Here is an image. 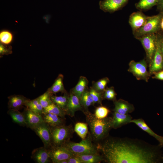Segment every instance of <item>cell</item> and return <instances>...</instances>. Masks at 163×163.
Segmentation results:
<instances>
[{
	"label": "cell",
	"instance_id": "cell-1",
	"mask_svg": "<svg viewBox=\"0 0 163 163\" xmlns=\"http://www.w3.org/2000/svg\"><path fill=\"white\" fill-rule=\"evenodd\" d=\"M160 144L148 146L127 139H110L99 146L110 163H157L162 159Z\"/></svg>",
	"mask_w": 163,
	"mask_h": 163
},
{
	"label": "cell",
	"instance_id": "cell-2",
	"mask_svg": "<svg viewBox=\"0 0 163 163\" xmlns=\"http://www.w3.org/2000/svg\"><path fill=\"white\" fill-rule=\"evenodd\" d=\"M86 119L89 125L93 138L99 140L104 138L112 128V118H96L94 114L87 111L85 113Z\"/></svg>",
	"mask_w": 163,
	"mask_h": 163
},
{
	"label": "cell",
	"instance_id": "cell-3",
	"mask_svg": "<svg viewBox=\"0 0 163 163\" xmlns=\"http://www.w3.org/2000/svg\"><path fill=\"white\" fill-rule=\"evenodd\" d=\"M163 16V12H159L157 15L149 16L146 22L140 28L133 32L136 39L145 35L157 34L161 31V22Z\"/></svg>",
	"mask_w": 163,
	"mask_h": 163
},
{
	"label": "cell",
	"instance_id": "cell-4",
	"mask_svg": "<svg viewBox=\"0 0 163 163\" xmlns=\"http://www.w3.org/2000/svg\"><path fill=\"white\" fill-rule=\"evenodd\" d=\"M50 127L52 146H62L68 142L72 131L69 126L64 124L59 126H50Z\"/></svg>",
	"mask_w": 163,
	"mask_h": 163
},
{
	"label": "cell",
	"instance_id": "cell-5",
	"mask_svg": "<svg viewBox=\"0 0 163 163\" xmlns=\"http://www.w3.org/2000/svg\"><path fill=\"white\" fill-rule=\"evenodd\" d=\"M62 145L67 148L75 155L97 153V147L88 139H82L78 143L68 142Z\"/></svg>",
	"mask_w": 163,
	"mask_h": 163
},
{
	"label": "cell",
	"instance_id": "cell-6",
	"mask_svg": "<svg viewBox=\"0 0 163 163\" xmlns=\"http://www.w3.org/2000/svg\"><path fill=\"white\" fill-rule=\"evenodd\" d=\"M148 64L145 59L138 62L131 60L129 63L127 71L132 74L137 80L147 82L151 76L147 71Z\"/></svg>",
	"mask_w": 163,
	"mask_h": 163
},
{
	"label": "cell",
	"instance_id": "cell-7",
	"mask_svg": "<svg viewBox=\"0 0 163 163\" xmlns=\"http://www.w3.org/2000/svg\"><path fill=\"white\" fill-rule=\"evenodd\" d=\"M141 43L145 52V59L150 64L155 51L157 39V33L144 35L136 39Z\"/></svg>",
	"mask_w": 163,
	"mask_h": 163
},
{
	"label": "cell",
	"instance_id": "cell-8",
	"mask_svg": "<svg viewBox=\"0 0 163 163\" xmlns=\"http://www.w3.org/2000/svg\"><path fill=\"white\" fill-rule=\"evenodd\" d=\"M162 31L157 33L155 51L151 62L149 66V72L151 76L154 73L163 70V57L160 47L161 40L163 36Z\"/></svg>",
	"mask_w": 163,
	"mask_h": 163
},
{
	"label": "cell",
	"instance_id": "cell-9",
	"mask_svg": "<svg viewBox=\"0 0 163 163\" xmlns=\"http://www.w3.org/2000/svg\"><path fill=\"white\" fill-rule=\"evenodd\" d=\"M48 150L52 162L53 163H60L61 161L68 160L75 155L73 152L64 145L52 146Z\"/></svg>",
	"mask_w": 163,
	"mask_h": 163
},
{
	"label": "cell",
	"instance_id": "cell-10",
	"mask_svg": "<svg viewBox=\"0 0 163 163\" xmlns=\"http://www.w3.org/2000/svg\"><path fill=\"white\" fill-rule=\"evenodd\" d=\"M33 130L41 139L45 147L48 149L52 146L51 129L47 123L44 121Z\"/></svg>",
	"mask_w": 163,
	"mask_h": 163
},
{
	"label": "cell",
	"instance_id": "cell-11",
	"mask_svg": "<svg viewBox=\"0 0 163 163\" xmlns=\"http://www.w3.org/2000/svg\"><path fill=\"white\" fill-rule=\"evenodd\" d=\"M129 0H103L100 1V8L105 12L112 13L121 9Z\"/></svg>",
	"mask_w": 163,
	"mask_h": 163
},
{
	"label": "cell",
	"instance_id": "cell-12",
	"mask_svg": "<svg viewBox=\"0 0 163 163\" xmlns=\"http://www.w3.org/2000/svg\"><path fill=\"white\" fill-rule=\"evenodd\" d=\"M148 16L139 11L132 13L129 16V23L133 32L144 25L146 22Z\"/></svg>",
	"mask_w": 163,
	"mask_h": 163
},
{
	"label": "cell",
	"instance_id": "cell-13",
	"mask_svg": "<svg viewBox=\"0 0 163 163\" xmlns=\"http://www.w3.org/2000/svg\"><path fill=\"white\" fill-rule=\"evenodd\" d=\"M23 113L24 115L27 127L32 130L38 125L43 122L42 115L26 108Z\"/></svg>",
	"mask_w": 163,
	"mask_h": 163
},
{
	"label": "cell",
	"instance_id": "cell-14",
	"mask_svg": "<svg viewBox=\"0 0 163 163\" xmlns=\"http://www.w3.org/2000/svg\"><path fill=\"white\" fill-rule=\"evenodd\" d=\"M79 99L70 92L68 99L65 112L66 114L72 117L74 116L76 111L82 109Z\"/></svg>",
	"mask_w": 163,
	"mask_h": 163
},
{
	"label": "cell",
	"instance_id": "cell-15",
	"mask_svg": "<svg viewBox=\"0 0 163 163\" xmlns=\"http://www.w3.org/2000/svg\"><path fill=\"white\" fill-rule=\"evenodd\" d=\"M31 158L37 163H48L52 162L48 150L44 146L34 149L32 152Z\"/></svg>",
	"mask_w": 163,
	"mask_h": 163
},
{
	"label": "cell",
	"instance_id": "cell-16",
	"mask_svg": "<svg viewBox=\"0 0 163 163\" xmlns=\"http://www.w3.org/2000/svg\"><path fill=\"white\" fill-rule=\"evenodd\" d=\"M132 117L129 114H124L114 112L112 118V128L117 129L128 123H130Z\"/></svg>",
	"mask_w": 163,
	"mask_h": 163
},
{
	"label": "cell",
	"instance_id": "cell-17",
	"mask_svg": "<svg viewBox=\"0 0 163 163\" xmlns=\"http://www.w3.org/2000/svg\"><path fill=\"white\" fill-rule=\"evenodd\" d=\"M114 112L120 114H126L133 112L135 109L133 105L128 101L120 99L114 101Z\"/></svg>",
	"mask_w": 163,
	"mask_h": 163
},
{
	"label": "cell",
	"instance_id": "cell-18",
	"mask_svg": "<svg viewBox=\"0 0 163 163\" xmlns=\"http://www.w3.org/2000/svg\"><path fill=\"white\" fill-rule=\"evenodd\" d=\"M29 99L21 95H14L8 97V103L9 109L19 110Z\"/></svg>",
	"mask_w": 163,
	"mask_h": 163
},
{
	"label": "cell",
	"instance_id": "cell-19",
	"mask_svg": "<svg viewBox=\"0 0 163 163\" xmlns=\"http://www.w3.org/2000/svg\"><path fill=\"white\" fill-rule=\"evenodd\" d=\"M88 84V81L87 78L85 76H81L77 84L72 89L71 92L80 99L87 90Z\"/></svg>",
	"mask_w": 163,
	"mask_h": 163
},
{
	"label": "cell",
	"instance_id": "cell-20",
	"mask_svg": "<svg viewBox=\"0 0 163 163\" xmlns=\"http://www.w3.org/2000/svg\"><path fill=\"white\" fill-rule=\"evenodd\" d=\"M42 116L44 122L50 126H57L64 125L63 119L56 115L46 113H43Z\"/></svg>",
	"mask_w": 163,
	"mask_h": 163
},
{
	"label": "cell",
	"instance_id": "cell-21",
	"mask_svg": "<svg viewBox=\"0 0 163 163\" xmlns=\"http://www.w3.org/2000/svg\"><path fill=\"white\" fill-rule=\"evenodd\" d=\"M130 123L136 124L143 130L147 132L150 135L155 138L159 142H160L162 136H160L154 132L146 123L142 119L132 120Z\"/></svg>",
	"mask_w": 163,
	"mask_h": 163
},
{
	"label": "cell",
	"instance_id": "cell-22",
	"mask_svg": "<svg viewBox=\"0 0 163 163\" xmlns=\"http://www.w3.org/2000/svg\"><path fill=\"white\" fill-rule=\"evenodd\" d=\"M83 163H97L104 159L103 157L97 153L75 155Z\"/></svg>",
	"mask_w": 163,
	"mask_h": 163
},
{
	"label": "cell",
	"instance_id": "cell-23",
	"mask_svg": "<svg viewBox=\"0 0 163 163\" xmlns=\"http://www.w3.org/2000/svg\"><path fill=\"white\" fill-rule=\"evenodd\" d=\"M8 113L11 117L13 121L20 126H27L24 115L23 113L19 110L9 109Z\"/></svg>",
	"mask_w": 163,
	"mask_h": 163
},
{
	"label": "cell",
	"instance_id": "cell-24",
	"mask_svg": "<svg viewBox=\"0 0 163 163\" xmlns=\"http://www.w3.org/2000/svg\"><path fill=\"white\" fill-rule=\"evenodd\" d=\"M158 0H139L135 4L136 8L139 11H145L156 6Z\"/></svg>",
	"mask_w": 163,
	"mask_h": 163
},
{
	"label": "cell",
	"instance_id": "cell-25",
	"mask_svg": "<svg viewBox=\"0 0 163 163\" xmlns=\"http://www.w3.org/2000/svg\"><path fill=\"white\" fill-rule=\"evenodd\" d=\"M25 106L29 110L42 115L44 108L40 103L38 98L34 99L28 100L25 104Z\"/></svg>",
	"mask_w": 163,
	"mask_h": 163
},
{
	"label": "cell",
	"instance_id": "cell-26",
	"mask_svg": "<svg viewBox=\"0 0 163 163\" xmlns=\"http://www.w3.org/2000/svg\"><path fill=\"white\" fill-rule=\"evenodd\" d=\"M14 38V34L11 30L7 29H3L0 30V43L9 45L13 42Z\"/></svg>",
	"mask_w": 163,
	"mask_h": 163
},
{
	"label": "cell",
	"instance_id": "cell-27",
	"mask_svg": "<svg viewBox=\"0 0 163 163\" xmlns=\"http://www.w3.org/2000/svg\"><path fill=\"white\" fill-rule=\"evenodd\" d=\"M63 76L62 74L59 75L52 86L48 89L52 94H55L59 92H65L63 84Z\"/></svg>",
	"mask_w": 163,
	"mask_h": 163
},
{
	"label": "cell",
	"instance_id": "cell-28",
	"mask_svg": "<svg viewBox=\"0 0 163 163\" xmlns=\"http://www.w3.org/2000/svg\"><path fill=\"white\" fill-rule=\"evenodd\" d=\"M46 113L56 115L63 119L66 114L64 110L53 103L44 109L43 114Z\"/></svg>",
	"mask_w": 163,
	"mask_h": 163
},
{
	"label": "cell",
	"instance_id": "cell-29",
	"mask_svg": "<svg viewBox=\"0 0 163 163\" xmlns=\"http://www.w3.org/2000/svg\"><path fill=\"white\" fill-rule=\"evenodd\" d=\"M69 95L65 93L62 96L51 95V99L53 103L56 104L65 111Z\"/></svg>",
	"mask_w": 163,
	"mask_h": 163
},
{
	"label": "cell",
	"instance_id": "cell-30",
	"mask_svg": "<svg viewBox=\"0 0 163 163\" xmlns=\"http://www.w3.org/2000/svg\"><path fill=\"white\" fill-rule=\"evenodd\" d=\"M87 126L86 123L82 122L77 123L75 125V131L82 139L86 138L88 133Z\"/></svg>",
	"mask_w": 163,
	"mask_h": 163
},
{
	"label": "cell",
	"instance_id": "cell-31",
	"mask_svg": "<svg viewBox=\"0 0 163 163\" xmlns=\"http://www.w3.org/2000/svg\"><path fill=\"white\" fill-rule=\"evenodd\" d=\"M110 80L108 78H103L96 82H93V88L98 92H103L106 88L107 84L109 83Z\"/></svg>",
	"mask_w": 163,
	"mask_h": 163
},
{
	"label": "cell",
	"instance_id": "cell-32",
	"mask_svg": "<svg viewBox=\"0 0 163 163\" xmlns=\"http://www.w3.org/2000/svg\"><path fill=\"white\" fill-rule=\"evenodd\" d=\"M79 100L82 106L85 109L94 104L92 98L87 90L83 94Z\"/></svg>",
	"mask_w": 163,
	"mask_h": 163
},
{
	"label": "cell",
	"instance_id": "cell-33",
	"mask_svg": "<svg viewBox=\"0 0 163 163\" xmlns=\"http://www.w3.org/2000/svg\"><path fill=\"white\" fill-rule=\"evenodd\" d=\"M52 94L48 90L43 94L37 97L40 103L44 109L53 103L51 99Z\"/></svg>",
	"mask_w": 163,
	"mask_h": 163
},
{
	"label": "cell",
	"instance_id": "cell-34",
	"mask_svg": "<svg viewBox=\"0 0 163 163\" xmlns=\"http://www.w3.org/2000/svg\"><path fill=\"white\" fill-rule=\"evenodd\" d=\"M89 93L92 97L94 104L98 103L101 104V101L103 97V92H98L92 87H90L88 90Z\"/></svg>",
	"mask_w": 163,
	"mask_h": 163
},
{
	"label": "cell",
	"instance_id": "cell-35",
	"mask_svg": "<svg viewBox=\"0 0 163 163\" xmlns=\"http://www.w3.org/2000/svg\"><path fill=\"white\" fill-rule=\"evenodd\" d=\"M117 94L114 87H107L103 91L104 98L110 100L114 101L116 100Z\"/></svg>",
	"mask_w": 163,
	"mask_h": 163
},
{
	"label": "cell",
	"instance_id": "cell-36",
	"mask_svg": "<svg viewBox=\"0 0 163 163\" xmlns=\"http://www.w3.org/2000/svg\"><path fill=\"white\" fill-rule=\"evenodd\" d=\"M110 112V110L107 107L100 106L96 109L94 115L97 118L104 119L107 117Z\"/></svg>",
	"mask_w": 163,
	"mask_h": 163
},
{
	"label": "cell",
	"instance_id": "cell-37",
	"mask_svg": "<svg viewBox=\"0 0 163 163\" xmlns=\"http://www.w3.org/2000/svg\"><path fill=\"white\" fill-rule=\"evenodd\" d=\"M12 53L11 46L9 45L0 44V55H8Z\"/></svg>",
	"mask_w": 163,
	"mask_h": 163
},
{
	"label": "cell",
	"instance_id": "cell-38",
	"mask_svg": "<svg viewBox=\"0 0 163 163\" xmlns=\"http://www.w3.org/2000/svg\"><path fill=\"white\" fill-rule=\"evenodd\" d=\"M152 77L153 79L163 81V70L153 73Z\"/></svg>",
	"mask_w": 163,
	"mask_h": 163
},
{
	"label": "cell",
	"instance_id": "cell-39",
	"mask_svg": "<svg viewBox=\"0 0 163 163\" xmlns=\"http://www.w3.org/2000/svg\"><path fill=\"white\" fill-rule=\"evenodd\" d=\"M68 163H83L75 155L67 160Z\"/></svg>",
	"mask_w": 163,
	"mask_h": 163
},
{
	"label": "cell",
	"instance_id": "cell-40",
	"mask_svg": "<svg viewBox=\"0 0 163 163\" xmlns=\"http://www.w3.org/2000/svg\"><path fill=\"white\" fill-rule=\"evenodd\" d=\"M157 10L159 12H163V0H158L156 5Z\"/></svg>",
	"mask_w": 163,
	"mask_h": 163
},
{
	"label": "cell",
	"instance_id": "cell-41",
	"mask_svg": "<svg viewBox=\"0 0 163 163\" xmlns=\"http://www.w3.org/2000/svg\"><path fill=\"white\" fill-rule=\"evenodd\" d=\"M160 47L163 57V36L161 38L160 41Z\"/></svg>",
	"mask_w": 163,
	"mask_h": 163
},
{
	"label": "cell",
	"instance_id": "cell-42",
	"mask_svg": "<svg viewBox=\"0 0 163 163\" xmlns=\"http://www.w3.org/2000/svg\"><path fill=\"white\" fill-rule=\"evenodd\" d=\"M161 30L163 31V16L162 18L161 22Z\"/></svg>",
	"mask_w": 163,
	"mask_h": 163
},
{
	"label": "cell",
	"instance_id": "cell-43",
	"mask_svg": "<svg viewBox=\"0 0 163 163\" xmlns=\"http://www.w3.org/2000/svg\"><path fill=\"white\" fill-rule=\"evenodd\" d=\"M159 143L160 144L162 147H163V136H162L161 140Z\"/></svg>",
	"mask_w": 163,
	"mask_h": 163
},
{
	"label": "cell",
	"instance_id": "cell-44",
	"mask_svg": "<svg viewBox=\"0 0 163 163\" xmlns=\"http://www.w3.org/2000/svg\"><path fill=\"white\" fill-rule=\"evenodd\" d=\"M162 160H163V155H162Z\"/></svg>",
	"mask_w": 163,
	"mask_h": 163
}]
</instances>
